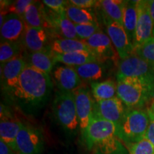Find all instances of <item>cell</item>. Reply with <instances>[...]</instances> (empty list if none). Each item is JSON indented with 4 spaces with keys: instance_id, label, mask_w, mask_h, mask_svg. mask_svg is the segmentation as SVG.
<instances>
[{
    "instance_id": "1",
    "label": "cell",
    "mask_w": 154,
    "mask_h": 154,
    "mask_svg": "<svg viewBox=\"0 0 154 154\" xmlns=\"http://www.w3.org/2000/svg\"><path fill=\"white\" fill-rule=\"evenodd\" d=\"M52 86L49 74L27 63L14 85L5 90L19 107L26 111H32L47 102Z\"/></svg>"
},
{
    "instance_id": "2",
    "label": "cell",
    "mask_w": 154,
    "mask_h": 154,
    "mask_svg": "<svg viewBox=\"0 0 154 154\" xmlns=\"http://www.w3.org/2000/svg\"><path fill=\"white\" fill-rule=\"evenodd\" d=\"M149 125L147 110L130 109L126 111L123 120L117 126L116 136L130 147L146 138Z\"/></svg>"
},
{
    "instance_id": "3",
    "label": "cell",
    "mask_w": 154,
    "mask_h": 154,
    "mask_svg": "<svg viewBox=\"0 0 154 154\" xmlns=\"http://www.w3.org/2000/svg\"><path fill=\"white\" fill-rule=\"evenodd\" d=\"M117 96L129 109H140L154 99V90L134 78L117 79Z\"/></svg>"
},
{
    "instance_id": "4",
    "label": "cell",
    "mask_w": 154,
    "mask_h": 154,
    "mask_svg": "<svg viewBox=\"0 0 154 154\" xmlns=\"http://www.w3.org/2000/svg\"><path fill=\"white\" fill-rule=\"evenodd\" d=\"M134 78L138 79L154 90V63L133 54L118 63L117 79Z\"/></svg>"
},
{
    "instance_id": "5",
    "label": "cell",
    "mask_w": 154,
    "mask_h": 154,
    "mask_svg": "<svg viewBox=\"0 0 154 154\" xmlns=\"http://www.w3.org/2000/svg\"><path fill=\"white\" fill-rule=\"evenodd\" d=\"M53 112L59 124L69 133L76 131L79 126L74 92L59 91L53 102Z\"/></svg>"
},
{
    "instance_id": "6",
    "label": "cell",
    "mask_w": 154,
    "mask_h": 154,
    "mask_svg": "<svg viewBox=\"0 0 154 154\" xmlns=\"http://www.w3.org/2000/svg\"><path fill=\"white\" fill-rule=\"evenodd\" d=\"M116 131L117 126L113 122L93 118L82 135L86 146L91 150L96 144L116 136Z\"/></svg>"
},
{
    "instance_id": "7",
    "label": "cell",
    "mask_w": 154,
    "mask_h": 154,
    "mask_svg": "<svg viewBox=\"0 0 154 154\" xmlns=\"http://www.w3.org/2000/svg\"><path fill=\"white\" fill-rule=\"evenodd\" d=\"M106 33L118 52L120 59H124L135 53L134 44L130 41L124 26L119 23L103 16Z\"/></svg>"
},
{
    "instance_id": "8",
    "label": "cell",
    "mask_w": 154,
    "mask_h": 154,
    "mask_svg": "<svg viewBox=\"0 0 154 154\" xmlns=\"http://www.w3.org/2000/svg\"><path fill=\"white\" fill-rule=\"evenodd\" d=\"M82 42L91 49L100 61L109 59L114 62H119L120 57L112 42L108 34L101 29L98 31L91 37Z\"/></svg>"
},
{
    "instance_id": "9",
    "label": "cell",
    "mask_w": 154,
    "mask_h": 154,
    "mask_svg": "<svg viewBox=\"0 0 154 154\" xmlns=\"http://www.w3.org/2000/svg\"><path fill=\"white\" fill-rule=\"evenodd\" d=\"M138 19L136 35L134 42V49H137L153 37V23L150 13L148 0L138 1Z\"/></svg>"
},
{
    "instance_id": "10",
    "label": "cell",
    "mask_w": 154,
    "mask_h": 154,
    "mask_svg": "<svg viewBox=\"0 0 154 154\" xmlns=\"http://www.w3.org/2000/svg\"><path fill=\"white\" fill-rule=\"evenodd\" d=\"M17 151L20 154H38L44 146V138L38 129L23 124L17 136Z\"/></svg>"
},
{
    "instance_id": "11",
    "label": "cell",
    "mask_w": 154,
    "mask_h": 154,
    "mask_svg": "<svg viewBox=\"0 0 154 154\" xmlns=\"http://www.w3.org/2000/svg\"><path fill=\"white\" fill-rule=\"evenodd\" d=\"M124 103L118 96L112 99L96 101L93 118L111 121L119 126L126 112Z\"/></svg>"
},
{
    "instance_id": "12",
    "label": "cell",
    "mask_w": 154,
    "mask_h": 154,
    "mask_svg": "<svg viewBox=\"0 0 154 154\" xmlns=\"http://www.w3.org/2000/svg\"><path fill=\"white\" fill-rule=\"evenodd\" d=\"M74 92L76 113L82 132L86 129L94 117L95 101L88 88L83 85Z\"/></svg>"
},
{
    "instance_id": "13",
    "label": "cell",
    "mask_w": 154,
    "mask_h": 154,
    "mask_svg": "<svg viewBox=\"0 0 154 154\" xmlns=\"http://www.w3.org/2000/svg\"><path fill=\"white\" fill-rule=\"evenodd\" d=\"M44 5L40 2L33 1L26 9L23 19L25 24L31 27L42 28L54 32L49 11L45 9Z\"/></svg>"
},
{
    "instance_id": "14",
    "label": "cell",
    "mask_w": 154,
    "mask_h": 154,
    "mask_svg": "<svg viewBox=\"0 0 154 154\" xmlns=\"http://www.w3.org/2000/svg\"><path fill=\"white\" fill-rule=\"evenodd\" d=\"M23 124L19 119H15L9 111L5 110V106L1 105V122H0V137L11 148L12 151H17V136Z\"/></svg>"
},
{
    "instance_id": "15",
    "label": "cell",
    "mask_w": 154,
    "mask_h": 154,
    "mask_svg": "<svg viewBox=\"0 0 154 154\" xmlns=\"http://www.w3.org/2000/svg\"><path fill=\"white\" fill-rule=\"evenodd\" d=\"M56 84L61 91H74L82 86V81L72 66H57L53 73Z\"/></svg>"
},
{
    "instance_id": "16",
    "label": "cell",
    "mask_w": 154,
    "mask_h": 154,
    "mask_svg": "<svg viewBox=\"0 0 154 154\" xmlns=\"http://www.w3.org/2000/svg\"><path fill=\"white\" fill-rule=\"evenodd\" d=\"M1 29V42H20L25 30L23 18L15 14H8L5 17Z\"/></svg>"
},
{
    "instance_id": "17",
    "label": "cell",
    "mask_w": 154,
    "mask_h": 154,
    "mask_svg": "<svg viewBox=\"0 0 154 154\" xmlns=\"http://www.w3.org/2000/svg\"><path fill=\"white\" fill-rule=\"evenodd\" d=\"M26 65L27 62L22 55L1 63V82L4 90L14 85Z\"/></svg>"
},
{
    "instance_id": "18",
    "label": "cell",
    "mask_w": 154,
    "mask_h": 154,
    "mask_svg": "<svg viewBox=\"0 0 154 154\" xmlns=\"http://www.w3.org/2000/svg\"><path fill=\"white\" fill-rule=\"evenodd\" d=\"M47 32L45 29L42 28L31 27L25 24L22 42L30 53L47 49Z\"/></svg>"
},
{
    "instance_id": "19",
    "label": "cell",
    "mask_w": 154,
    "mask_h": 154,
    "mask_svg": "<svg viewBox=\"0 0 154 154\" xmlns=\"http://www.w3.org/2000/svg\"><path fill=\"white\" fill-rule=\"evenodd\" d=\"M51 19L54 32H58L63 38L79 39L75 24L67 17L66 11L56 13L51 10Z\"/></svg>"
},
{
    "instance_id": "20",
    "label": "cell",
    "mask_w": 154,
    "mask_h": 154,
    "mask_svg": "<svg viewBox=\"0 0 154 154\" xmlns=\"http://www.w3.org/2000/svg\"><path fill=\"white\" fill-rule=\"evenodd\" d=\"M49 49L53 54H63L76 51H89L93 53L91 49L82 41L70 38H57L50 44Z\"/></svg>"
},
{
    "instance_id": "21",
    "label": "cell",
    "mask_w": 154,
    "mask_h": 154,
    "mask_svg": "<svg viewBox=\"0 0 154 154\" xmlns=\"http://www.w3.org/2000/svg\"><path fill=\"white\" fill-rule=\"evenodd\" d=\"M26 62L34 68L49 74L52 71L56 61L54 54L49 49L29 53Z\"/></svg>"
},
{
    "instance_id": "22",
    "label": "cell",
    "mask_w": 154,
    "mask_h": 154,
    "mask_svg": "<svg viewBox=\"0 0 154 154\" xmlns=\"http://www.w3.org/2000/svg\"><path fill=\"white\" fill-rule=\"evenodd\" d=\"M54 60L69 66H78L90 62L100 61L94 53L89 51H76L63 54H54Z\"/></svg>"
},
{
    "instance_id": "23",
    "label": "cell",
    "mask_w": 154,
    "mask_h": 154,
    "mask_svg": "<svg viewBox=\"0 0 154 154\" xmlns=\"http://www.w3.org/2000/svg\"><path fill=\"white\" fill-rule=\"evenodd\" d=\"M126 1L122 0H101L98 1L96 7H99L103 16L123 26L124 7Z\"/></svg>"
},
{
    "instance_id": "24",
    "label": "cell",
    "mask_w": 154,
    "mask_h": 154,
    "mask_svg": "<svg viewBox=\"0 0 154 154\" xmlns=\"http://www.w3.org/2000/svg\"><path fill=\"white\" fill-rule=\"evenodd\" d=\"M138 1H126L124 7L123 26L130 41L134 44L138 19Z\"/></svg>"
},
{
    "instance_id": "25",
    "label": "cell",
    "mask_w": 154,
    "mask_h": 154,
    "mask_svg": "<svg viewBox=\"0 0 154 154\" xmlns=\"http://www.w3.org/2000/svg\"><path fill=\"white\" fill-rule=\"evenodd\" d=\"M67 17L74 24H99L95 12L92 9H82L69 3L66 8Z\"/></svg>"
},
{
    "instance_id": "26",
    "label": "cell",
    "mask_w": 154,
    "mask_h": 154,
    "mask_svg": "<svg viewBox=\"0 0 154 154\" xmlns=\"http://www.w3.org/2000/svg\"><path fill=\"white\" fill-rule=\"evenodd\" d=\"M91 88L92 96L96 101L112 99L117 94L116 84L111 79L101 82H91Z\"/></svg>"
},
{
    "instance_id": "27",
    "label": "cell",
    "mask_w": 154,
    "mask_h": 154,
    "mask_svg": "<svg viewBox=\"0 0 154 154\" xmlns=\"http://www.w3.org/2000/svg\"><path fill=\"white\" fill-rule=\"evenodd\" d=\"M74 68L82 80L84 81H96L100 79L103 76V72H104V69L101 63V61L87 63L82 66H74Z\"/></svg>"
},
{
    "instance_id": "28",
    "label": "cell",
    "mask_w": 154,
    "mask_h": 154,
    "mask_svg": "<svg viewBox=\"0 0 154 154\" xmlns=\"http://www.w3.org/2000/svg\"><path fill=\"white\" fill-rule=\"evenodd\" d=\"M91 150L94 154H127L121 140L116 136L96 144Z\"/></svg>"
},
{
    "instance_id": "29",
    "label": "cell",
    "mask_w": 154,
    "mask_h": 154,
    "mask_svg": "<svg viewBox=\"0 0 154 154\" xmlns=\"http://www.w3.org/2000/svg\"><path fill=\"white\" fill-rule=\"evenodd\" d=\"M21 42H1L0 44V61L7 62L13 58L21 55Z\"/></svg>"
},
{
    "instance_id": "30",
    "label": "cell",
    "mask_w": 154,
    "mask_h": 154,
    "mask_svg": "<svg viewBox=\"0 0 154 154\" xmlns=\"http://www.w3.org/2000/svg\"><path fill=\"white\" fill-rule=\"evenodd\" d=\"M135 54L149 62L154 63V36L135 49Z\"/></svg>"
},
{
    "instance_id": "31",
    "label": "cell",
    "mask_w": 154,
    "mask_h": 154,
    "mask_svg": "<svg viewBox=\"0 0 154 154\" xmlns=\"http://www.w3.org/2000/svg\"><path fill=\"white\" fill-rule=\"evenodd\" d=\"M76 32L79 40L84 41L91 37L96 34L100 29L99 24H75Z\"/></svg>"
},
{
    "instance_id": "32",
    "label": "cell",
    "mask_w": 154,
    "mask_h": 154,
    "mask_svg": "<svg viewBox=\"0 0 154 154\" xmlns=\"http://www.w3.org/2000/svg\"><path fill=\"white\" fill-rule=\"evenodd\" d=\"M128 154H154V146L146 138L129 147Z\"/></svg>"
},
{
    "instance_id": "33",
    "label": "cell",
    "mask_w": 154,
    "mask_h": 154,
    "mask_svg": "<svg viewBox=\"0 0 154 154\" xmlns=\"http://www.w3.org/2000/svg\"><path fill=\"white\" fill-rule=\"evenodd\" d=\"M32 2L33 1L31 0H18L13 2L7 7V11L9 14H15L23 18L26 9Z\"/></svg>"
},
{
    "instance_id": "34",
    "label": "cell",
    "mask_w": 154,
    "mask_h": 154,
    "mask_svg": "<svg viewBox=\"0 0 154 154\" xmlns=\"http://www.w3.org/2000/svg\"><path fill=\"white\" fill-rule=\"evenodd\" d=\"M42 2L48 9L56 13H59L66 10L67 5H69V1L63 0H44Z\"/></svg>"
},
{
    "instance_id": "35",
    "label": "cell",
    "mask_w": 154,
    "mask_h": 154,
    "mask_svg": "<svg viewBox=\"0 0 154 154\" xmlns=\"http://www.w3.org/2000/svg\"><path fill=\"white\" fill-rule=\"evenodd\" d=\"M148 114L149 116V125L148 127L146 138L149 140L154 146V101L147 109Z\"/></svg>"
},
{
    "instance_id": "36",
    "label": "cell",
    "mask_w": 154,
    "mask_h": 154,
    "mask_svg": "<svg viewBox=\"0 0 154 154\" xmlns=\"http://www.w3.org/2000/svg\"><path fill=\"white\" fill-rule=\"evenodd\" d=\"M98 1L95 0H71L69 3L82 9H91L96 7Z\"/></svg>"
},
{
    "instance_id": "37",
    "label": "cell",
    "mask_w": 154,
    "mask_h": 154,
    "mask_svg": "<svg viewBox=\"0 0 154 154\" xmlns=\"http://www.w3.org/2000/svg\"><path fill=\"white\" fill-rule=\"evenodd\" d=\"M0 154H13L11 148L2 140H0Z\"/></svg>"
},
{
    "instance_id": "38",
    "label": "cell",
    "mask_w": 154,
    "mask_h": 154,
    "mask_svg": "<svg viewBox=\"0 0 154 154\" xmlns=\"http://www.w3.org/2000/svg\"><path fill=\"white\" fill-rule=\"evenodd\" d=\"M149 8H150V13H151V16L153 20V36H154V0H149Z\"/></svg>"
}]
</instances>
